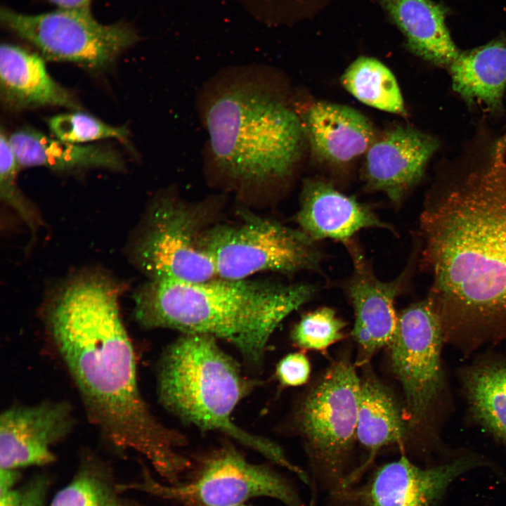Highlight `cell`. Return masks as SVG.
Wrapping results in <instances>:
<instances>
[{
	"instance_id": "6da1fadb",
	"label": "cell",
	"mask_w": 506,
	"mask_h": 506,
	"mask_svg": "<svg viewBox=\"0 0 506 506\" xmlns=\"http://www.w3.org/2000/svg\"><path fill=\"white\" fill-rule=\"evenodd\" d=\"M420 226L445 337L506 332V134L444 173Z\"/></svg>"
},
{
	"instance_id": "7a4b0ae2",
	"label": "cell",
	"mask_w": 506,
	"mask_h": 506,
	"mask_svg": "<svg viewBox=\"0 0 506 506\" xmlns=\"http://www.w3.org/2000/svg\"><path fill=\"white\" fill-rule=\"evenodd\" d=\"M119 295L118 285L106 278H78L51 304L46 326L90 422L113 447L143 455L173 481L190 465L180 453L186 439L159 422L142 397Z\"/></svg>"
},
{
	"instance_id": "3957f363",
	"label": "cell",
	"mask_w": 506,
	"mask_h": 506,
	"mask_svg": "<svg viewBox=\"0 0 506 506\" xmlns=\"http://www.w3.org/2000/svg\"><path fill=\"white\" fill-rule=\"evenodd\" d=\"M197 107L207 140L209 176L240 189L264 188L290 176L305 132L264 65L226 67L202 85Z\"/></svg>"
},
{
	"instance_id": "277c9868",
	"label": "cell",
	"mask_w": 506,
	"mask_h": 506,
	"mask_svg": "<svg viewBox=\"0 0 506 506\" xmlns=\"http://www.w3.org/2000/svg\"><path fill=\"white\" fill-rule=\"evenodd\" d=\"M314 293L308 284L247 278L149 279L134 296V316L148 329H172L226 340L247 364L258 367L275 328Z\"/></svg>"
},
{
	"instance_id": "5b68a950",
	"label": "cell",
	"mask_w": 506,
	"mask_h": 506,
	"mask_svg": "<svg viewBox=\"0 0 506 506\" xmlns=\"http://www.w3.org/2000/svg\"><path fill=\"white\" fill-rule=\"evenodd\" d=\"M253 382L236 362L204 334L182 333L164 351L157 372L162 405L202 430L224 433L273 462L297 472L280 447L268 439L238 427L231 415Z\"/></svg>"
},
{
	"instance_id": "8992f818",
	"label": "cell",
	"mask_w": 506,
	"mask_h": 506,
	"mask_svg": "<svg viewBox=\"0 0 506 506\" xmlns=\"http://www.w3.org/2000/svg\"><path fill=\"white\" fill-rule=\"evenodd\" d=\"M202 244L216 276L226 279L314 268L320 259L314 240L300 229L247 213L235 223L207 228Z\"/></svg>"
},
{
	"instance_id": "52a82bcc",
	"label": "cell",
	"mask_w": 506,
	"mask_h": 506,
	"mask_svg": "<svg viewBox=\"0 0 506 506\" xmlns=\"http://www.w3.org/2000/svg\"><path fill=\"white\" fill-rule=\"evenodd\" d=\"M1 19L12 32L37 47L44 58L77 63L93 70L107 67L138 40L128 24H101L91 11L60 8L26 15L4 8Z\"/></svg>"
},
{
	"instance_id": "ba28073f",
	"label": "cell",
	"mask_w": 506,
	"mask_h": 506,
	"mask_svg": "<svg viewBox=\"0 0 506 506\" xmlns=\"http://www.w3.org/2000/svg\"><path fill=\"white\" fill-rule=\"evenodd\" d=\"M135 244L134 259L149 279L197 282L216 276L202 244V213L174 194L159 197Z\"/></svg>"
},
{
	"instance_id": "9c48e42d",
	"label": "cell",
	"mask_w": 506,
	"mask_h": 506,
	"mask_svg": "<svg viewBox=\"0 0 506 506\" xmlns=\"http://www.w3.org/2000/svg\"><path fill=\"white\" fill-rule=\"evenodd\" d=\"M132 488L188 506H236L254 497H269L285 506H301L295 491L270 468L247 461L232 447L215 451L186 482L164 484L148 472Z\"/></svg>"
},
{
	"instance_id": "30bf717a",
	"label": "cell",
	"mask_w": 506,
	"mask_h": 506,
	"mask_svg": "<svg viewBox=\"0 0 506 506\" xmlns=\"http://www.w3.org/2000/svg\"><path fill=\"white\" fill-rule=\"evenodd\" d=\"M444 337L440 316L427 298L398 315L396 331L388 347L392 371L404 392V412L410 424L425 419L443 389Z\"/></svg>"
},
{
	"instance_id": "8fae6325",
	"label": "cell",
	"mask_w": 506,
	"mask_h": 506,
	"mask_svg": "<svg viewBox=\"0 0 506 506\" xmlns=\"http://www.w3.org/2000/svg\"><path fill=\"white\" fill-rule=\"evenodd\" d=\"M361 379L347 360L333 363L303 401L298 423L313 458L340 475L356 438Z\"/></svg>"
},
{
	"instance_id": "7c38bea8",
	"label": "cell",
	"mask_w": 506,
	"mask_h": 506,
	"mask_svg": "<svg viewBox=\"0 0 506 506\" xmlns=\"http://www.w3.org/2000/svg\"><path fill=\"white\" fill-rule=\"evenodd\" d=\"M72 408L65 401L13 405L0 415V470L16 471L49 465L52 448L71 433Z\"/></svg>"
},
{
	"instance_id": "4fadbf2b",
	"label": "cell",
	"mask_w": 506,
	"mask_h": 506,
	"mask_svg": "<svg viewBox=\"0 0 506 506\" xmlns=\"http://www.w3.org/2000/svg\"><path fill=\"white\" fill-rule=\"evenodd\" d=\"M353 271L347 285V294L354 311L352 335L358 346L357 364L364 365L380 349L388 346L397 328L395 300L405 275L382 281L371 269L356 247L347 242Z\"/></svg>"
},
{
	"instance_id": "5bb4252c",
	"label": "cell",
	"mask_w": 506,
	"mask_h": 506,
	"mask_svg": "<svg viewBox=\"0 0 506 506\" xmlns=\"http://www.w3.org/2000/svg\"><path fill=\"white\" fill-rule=\"evenodd\" d=\"M438 147L435 138L410 126L387 130L366 152L363 176L367 186L399 202L420 181Z\"/></svg>"
},
{
	"instance_id": "9a60e30c",
	"label": "cell",
	"mask_w": 506,
	"mask_h": 506,
	"mask_svg": "<svg viewBox=\"0 0 506 506\" xmlns=\"http://www.w3.org/2000/svg\"><path fill=\"white\" fill-rule=\"evenodd\" d=\"M470 461L460 459L423 469L403 455L377 469L368 484L357 491V506H432Z\"/></svg>"
},
{
	"instance_id": "2e32d148",
	"label": "cell",
	"mask_w": 506,
	"mask_h": 506,
	"mask_svg": "<svg viewBox=\"0 0 506 506\" xmlns=\"http://www.w3.org/2000/svg\"><path fill=\"white\" fill-rule=\"evenodd\" d=\"M299 229L313 240L325 238L348 242L359 231L389 229L370 208L320 180H306L297 214Z\"/></svg>"
},
{
	"instance_id": "e0dca14e",
	"label": "cell",
	"mask_w": 506,
	"mask_h": 506,
	"mask_svg": "<svg viewBox=\"0 0 506 506\" xmlns=\"http://www.w3.org/2000/svg\"><path fill=\"white\" fill-rule=\"evenodd\" d=\"M301 123L314 154L332 163L354 160L366 153L375 139L370 121L356 110L340 104L316 103Z\"/></svg>"
},
{
	"instance_id": "ac0fdd59",
	"label": "cell",
	"mask_w": 506,
	"mask_h": 506,
	"mask_svg": "<svg viewBox=\"0 0 506 506\" xmlns=\"http://www.w3.org/2000/svg\"><path fill=\"white\" fill-rule=\"evenodd\" d=\"M0 90L4 105L13 110L47 105L79 108L73 95L50 76L41 57L13 44L1 46Z\"/></svg>"
},
{
	"instance_id": "d6986e66",
	"label": "cell",
	"mask_w": 506,
	"mask_h": 506,
	"mask_svg": "<svg viewBox=\"0 0 506 506\" xmlns=\"http://www.w3.org/2000/svg\"><path fill=\"white\" fill-rule=\"evenodd\" d=\"M403 34L409 49L448 68L460 50L447 26V10L433 0H377Z\"/></svg>"
},
{
	"instance_id": "ffe728a7",
	"label": "cell",
	"mask_w": 506,
	"mask_h": 506,
	"mask_svg": "<svg viewBox=\"0 0 506 506\" xmlns=\"http://www.w3.org/2000/svg\"><path fill=\"white\" fill-rule=\"evenodd\" d=\"M448 69L453 90L466 102L500 112L506 88V34L460 51Z\"/></svg>"
},
{
	"instance_id": "44dd1931",
	"label": "cell",
	"mask_w": 506,
	"mask_h": 506,
	"mask_svg": "<svg viewBox=\"0 0 506 506\" xmlns=\"http://www.w3.org/2000/svg\"><path fill=\"white\" fill-rule=\"evenodd\" d=\"M20 167H45L54 170L85 168L124 169L122 158L112 148L82 145L51 138L33 129H22L8 137Z\"/></svg>"
},
{
	"instance_id": "7402d4cb",
	"label": "cell",
	"mask_w": 506,
	"mask_h": 506,
	"mask_svg": "<svg viewBox=\"0 0 506 506\" xmlns=\"http://www.w3.org/2000/svg\"><path fill=\"white\" fill-rule=\"evenodd\" d=\"M406 421L387 387L370 374L361 379L356 438L370 452L363 469L382 448L402 442Z\"/></svg>"
},
{
	"instance_id": "603a6c76",
	"label": "cell",
	"mask_w": 506,
	"mask_h": 506,
	"mask_svg": "<svg viewBox=\"0 0 506 506\" xmlns=\"http://www.w3.org/2000/svg\"><path fill=\"white\" fill-rule=\"evenodd\" d=\"M463 384L473 416L506 444V364L481 361L465 371Z\"/></svg>"
},
{
	"instance_id": "cb8c5ba5",
	"label": "cell",
	"mask_w": 506,
	"mask_h": 506,
	"mask_svg": "<svg viewBox=\"0 0 506 506\" xmlns=\"http://www.w3.org/2000/svg\"><path fill=\"white\" fill-rule=\"evenodd\" d=\"M341 81L344 89L361 103L388 112L406 113L394 75L374 58L358 57L345 70Z\"/></svg>"
},
{
	"instance_id": "d4e9b609",
	"label": "cell",
	"mask_w": 506,
	"mask_h": 506,
	"mask_svg": "<svg viewBox=\"0 0 506 506\" xmlns=\"http://www.w3.org/2000/svg\"><path fill=\"white\" fill-rule=\"evenodd\" d=\"M122 491L113 483L103 463L89 455L48 506H143L124 498Z\"/></svg>"
},
{
	"instance_id": "484cf974",
	"label": "cell",
	"mask_w": 506,
	"mask_h": 506,
	"mask_svg": "<svg viewBox=\"0 0 506 506\" xmlns=\"http://www.w3.org/2000/svg\"><path fill=\"white\" fill-rule=\"evenodd\" d=\"M345 327L334 309L320 307L301 316L292 330L291 338L302 349L325 351L344 338Z\"/></svg>"
},
{
	"instance_id": "4316f807",
	"label": "cell",
	"mask_w": 506,
	"mask_h": 506,
	"mask_svg": "<svg viewBox=\"0 0 506 506\" xmlns=\"http://www.w3.org/2000/svg\"><path fill=\"white\" fill-rule=\"evenodd\" d=\"M47 124L56 138L76 144L105 138L124 141L129 135L124 126H113L79 112L56 115L50 117Z\"/></svg>"
},
{
	"instance_id": "83f0119b",
	"label": "cell",
	"mask_w": 506,
	"mask_h": 506,
	"mask_svg": "<svg viewBox=\"0 0 506 506\" xmlns=\"http://www.w3.org/2000/svg\"><path fill=\"white\" fill-rule=\"evenodd\" d=\"M20 166L10 147L8 137L3 130L0 134V197L14 209L32 232L41 223L37 209L22 194L17 184Z\"/></svg>"
},
{
	"instance_id": "f1b7e54d",
	"label": "cell",
	"mask_w": 506,
	"mask_h": 506,
	"mask_svg": "<svg viewBox=\"0 0 506 506\" xmlns=\"http://www.w3.org/2000/svg\"><path fill=\"white\" fill-rule=\"evenodd\" d=\"M19 472L0 470V506H48V479L37 474L17 486Z\"/></svg>"
},
{
	"instance_id": "f546056e",
	"label": "cell",
	"mask_w": 506,
	"mask_h": 506,
	"mask_svg": "<svg viewBox=\"0 0 506 506\" xmlns=\"http://www.w3.org/2000/svg\"><path fill=\"white\" fill-rule=\"evenodd\" d=\"M311 365L303 352L291 353L278 363L275 375L283 387H298L305 384L310 376Z\"/></svg>"
},
{
	"instance_id": "4dcf8cb0",
	"label": "cell",
	"mask_w": 506,
	"mask_h": 506,
	"mask_svg": "<svg viewBox=\"0 0 506 506\" xmlns=\"http://www.w3.org/2000/svg\"><path fill=\"white\" fill-rule=\"evenodd\" d=\"M60 8L90 11L91 0H48Z\"/></svg>"
},
{
	"instance_id": "1f68e13d",
	"label": "cell",
	"mask_w": 506,
	"mask_h": 506,
	"mask_svg": "<svg viewBox=\"0 0 506 506\" xmlns=\"http://www.w3.org/2000/svg\"><path fill=\"white\" fill-rule=\"evenodd\" d=\"M236 506H248V505H245L242 504V505H236Z\"/></svg>"
}]
</instances>
